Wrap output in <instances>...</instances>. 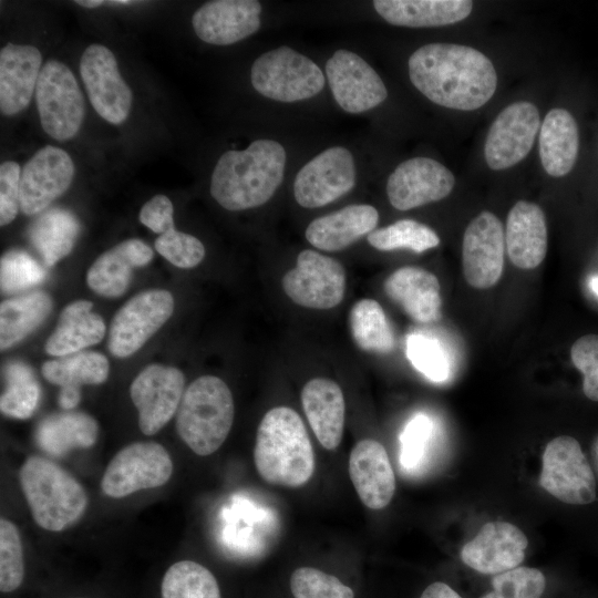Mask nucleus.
Here are the masks:
<instances>
[{
	"label": "nucleus",
	"instance_id": "nucleus-1",
	"mask_svg": "<svg viewBox=\"0 0 598 598\" xmlns=\"http://www.w3.org/2000/svg\"><path fill=\"white\" fill-rule=\"evenodd\" d=\"M412 84L431 102L453 110L473 111L494 95L497 74L481 51L455 43H429L408 62Z\"/></svg>",
	"mask_w": 598,
	"mask_h": 598
},
{
	"label": "nucleus",
	"instance_id": "nucleus-2",
	"mask_svg": "<svg viewBox=\"0 0 598 598\" xmlns=\"http://www.w3.org/2000/svg\"><path fill=\"white\" fill-rule=\"evenodd\" d=\"M286 161L285 147L269 138L256 140L243 151H227L214 167L210 194L227 210L261 206L280 186Z\"/></svg>",
	"mask_w": 598,
	"mask_h": 598
},
{
	"label": "nucleus",
	"instance_id": "nucleus-3",
	"mask_svg": "<svg viewBox=\"0 0 598 598\" xmlns=\"http://www.w3.org/2000/svg\"><path fill=\"white\" fill-rule=\"evenodd\" d=\"M254 462L269 484L299 487L315 471V453L300 415L288 406L270 409L256 434Z\"/></svg>",
	"mask_w": 598,
	"mask_h": 598
},
{
	"label": "nucleus",
	"instance_id": "nucleus-4",
	"mask_svg": "<svg viewBox=\"0 0 598 598\" xmlns=\"http://www.w3.org/2000/svg\"><path fill=\"white\" fill-rule=\"evenodd\" d=\"M19 481L34 522L45 530L68 528L87 507L83 486L53 461L28 457L20 467Z\"/></svg>",
	"mask_w": 598,
	"mask_h": 598
},
{
	"label": "nucleus",
	"instance_id": "nucleus-5",
	"mask_svg": "<svg viewBox=\"0 0 598 598\" xmlns=\"http://www.w3.org/2000/svg\"><path fill=\"white\" fill-rule=\"evenodd\" d=\"M235 405L228 385L218 377L197 378L185 390L176 413V431L197 455L216 452L233 426Z\"/></svg>",
	"mask_w": 598,
	"mask_h": 598
},
{
	"label": "nucleus",
	"instance_id": "nucleus-6",
	"mask_svg": "<svg viewBox=\"0 0 598 598\" xmlns=\"http://www.w3.org/2000/svg\"><path fill=\"white\" fill-rule=\"evenodd\" d=\"M250 80L258 93L285 103L311 99L324 86L322 70L289 47H279L258 56L252 63Z\"/></svg>",
	"mask_w": 598,
	"mask_h": 598
},
{
	"label": "nucleus",
	"instance_id": "nucleus-7",
	"mask_svg": "<svg viewBox=\"0 0 598 598\" xmlns=\"http://www.w3.org/2000/svg\"><path fill=\"white\" fill-rule=\"evenodd\" d=\"M35 101L41 126L48 135L61 142L76 135L85 115V104L69 66L58 60L44 63Z\"/></svg>",
	"mask_w": 598,
	"mask_h": 598
},
{
	"label": "nucleus",
	"instance_id": "nucleus-8",
	"mask_svg": "<svg viewBox=\"0 0 598 598\" xmlns=\"http://www.w3.org/2000/svg\"><path fill=\"white\" fill-rule=\"evenodd\" d=\"M172 474V457L163 445L135 442L120 450L109 462L101 488L109 497L123 498L142 489L159 487Z\"/></svg>",
	"mask_w": 598,
	"mask_h": 598
},
{
	"label": "nucleus",
	"instance_id": "nucleus-9",
	"mask_svg": "<svg viewBox=\"0 0 598 598\" xmlns=\"http://www.w3.org/2000/svg\"><path fill=\"white\" fill-rule=\"evenodd\" d=\"M539 485L557 499L586 505L596 498V480L578 441L561 435L549 441L542 457Z\"/></svg>",
	"mask_w": 598,
	"mask_h": 598
},
{
	"label": "nucleus",
	"instance_id": "nucleus-10",
	"mask_svg": "<svg viewBox=\"0 0 598 598\" xmlns=\"http://www.w3.org/2000/svg\"><path fill=\"white\" fill-rule=\"evenodd\" d=\"M173 311L174 298L167 290L151 289L132 297L112 319L107 340L110 352L117 358L132 355L163 327Z\"/></svg>",
	"mask_w": 598,
	"mask_h": 598
},
{
	"label": "nucleus",
	"instance_id": "nucleus-11",
	"mask_svg": "<svg viewBox=\"0 0 598 598\" xmlns=\"http://www.w3.org/2000/svg\"><path fill=\"white\" fill-rule=\"evenodd\" d=\"M285 293L297 305L318 310L338 306L346 290V271L334 258L312 249L302 250L296 267L281 280Z\"/></svg>",
	"mask_w": 598,
	"mask_h": 598
},
{
	"label": "nucleus",
	"instance_id": "nucleus-12",
	"mask_svg": "<svg viewBox=\"0 0 598 598\" xmlns=\"http://www.w3.org/2000/svg\"><path fill=\"white\" fill-rule=\"evenodd\" d=\"M355 178L351 152L342 146H332L300 168L293 183V196L305 208H319L349 193Z\"/></svg>",
	"mask_w": 598,
	"mask_h": 598
},
{
	"label": "nucleus",
	"instance_id": "nucleus-13",
	"mask_svg": "<svg viewBox=\"0 0 598 598\" xmlns=\"http://www.w3.org/2000/svg\"><path fill=\"white\" fill-rule=\"evenodd\" d=\"M80 74L96 113L111 124H122L130 115L133 94L113 52L99 43L89 45L81 56Z\"/></svg>",
	"mask_w": 598,
	"mask_h": 598
},
{
	"label": "nucleus",
	"instance_id": "nucleus-14",
	"mask_svg": "<svg viewBox=\"0 0 598 598\" xmlns=\"http://www.w3.org/2000/svg\"><path fill=\"white\" fill-rule=\"evenodd\" d=\"M185 377L174 367L153 363L133 380L130 396L138 412L140 430L146 435L161 431L177 413Z\"/></svg>",
	"mask_w": 598,
	"mask_h": 598
},
{
	"label": "nucleus",
	"instance_id": "nucleus-15",
	"mask_svg": "<svg viewBox=\"0 0 598 598\" xmlns=\"http://www.w3.org/2000/svg\"><path fill=\"white\" fill-rule=\"evenodd\" d=\"M540 127L537 106L518 101L503 109L493 121L484 144L487 166L494 171L509 168L530 152Z\"/></svg>",
	"mask_w": 598,
	"mask_h": 598
},
{
	"label": "nucleus",
	"instance_id": "nucleus-16",
	"mask_svg": "<svg viewBox=\"0 0 598 598\" xmlns=\"http://www.w3.org/2000/svg\"><path fill=\"white\" fill-rule=\"evenodd\" d=\"M332 96L346 112L358 114L380 105L388 90L380 75L357 53L339 49L326 63Z\"/></svg>",
	"mask_w": 598,
	"mask_h": 598
},
{
	"label": "nucleus",
	"instance_id": "nucleus-17",
	"mask_svg": "<svg viewBox=\"0 0 598 598\" xmlns=\"http://www.w3.org/2000/svg\"><path fill=\"white\" fill-rule=\"evenodd\" d=\"M505 237L502 221L482 212L466 227L462 244V265L466 282L476 289L496 285L504 268Z\"/></svg>",
	"mask_w": 598,
	"mask_h": 598
},
{
	"label": "nucleus",
	"instance_id": "nucleus-18",
	"mask_svg": "<svg viewBox=\"0 0 598 598\" xmlns=\"http://www.w3.org/2000/svg\"><path fill=\"white\" fill-rule=\"evenodd\" d=\"M455 185L453 173L440 162L417 156L399 164L386 182L390 204L409 210L450 195Z\"/></svg>",
	"mask_w": 598,
	"mask_h": 598
},
{
	"label": "nucleus",
	"instance_id": "nucleus-19",
	"mask_svg": "<svg viewBox=\"0 0 598 598\" xmlns=\"http://www.w3.org/2000/svg\"><path fill=\"white\" fill-rule=\"evenodd\" d=\"M74 163L56 146L40 148L23 166L20 177V209L25 215L43 212L71 185Z\"/></svg>",
	"mask_w": 598,
	"mask_h": 598
},
{
	"label": "nucleus",
	"instance_id": "nucleus-20",
	"mask_svg": "<svg viewBox=\"0 0 598 598\" xmlns=\"http://www.w3.org/2000/svg\"><path fill=\"white\" fill-rule=\"evenodd\" d=\"M527 545V536L514 524L488 522L462 547L461 559L477 573L497 575L518 567Z\"/></svg>",
	"mask_w": 598,
	"mask_h": 598
},
{
	"label": "nucleus",
	"instance_id": "nucleus-21",
	"mask_svg": "<svg viewBox=\"0 0 598 598\" xmlns=\"http://www.w3.org/2000/svg\"><path fill=\"white\" fill-rule=\"evenodd\" d=\"M261 11L257 0L208 1L195 11L192 25L202 41L229 45L257 32Z\"/></svg>",
	"mask_w": 598,
	"mask_h": 598
},
{
	"label": "nucleus",
	"instance_id": "nucleus-22",
	"mask_svg": "<svg viewBox=\"0 0 598 598\" xmlns=\"http://www.w3.org/2000/svg\"><path fill=\"white\" fill-rule=\"evenodd\" d=\"M349 474L361 502L371 509L388 506L395 476L385 447L373 439L359 441L349 456Z\"/></svg>",
	"mask_w": 598,
	"mask_h": 598
},
{
	"label": "nucleus",
	"instance_id": "nucleus-23",
	"mask_svg": "<svg viewBox=\"0 0 598 598\" xmlns=\"http://www.w3.org/2000/svg\"><path fill=\"white\" fill-rule=\"evenodd\" d=\"M42 56L33 45L6 44L0 51V110L8 116L27 109L35 93Z\"/></svg>",
	"mask_w": 598,
	"mask_h": 598
},
{
	"label": "nucleus",
	"instance_id": "nucleus-24",
	"mask_svg": "<svg viewBox=\"0 0 598 598\" xmlns=\"http://www.w3.org/2000/svg\"><path fill=\"white\" fill-rule=\"evenodd\" d=\"M153 256L143 240L126 239L96 258L86 272V283L100 296L121 297L131 283L133 269L146 266Z\"/></svg>",
	"mask_w": 598,
	"mask_h": 598
},
{
	"label": "nucleus",
	"instance_id": "nucleus-25",
	"mask_svg": "<svg viewBox=\"0 0 598 598\" xmlns=\"http://www.w3.org/2000/svg\"><path fill=\"white\" fill-rule=\"evenodd\" d=\"M386 296L413 320L421 323L441 317V286L436 276L419 267H402L383 283Z\"/></svg>",
	"mask_w": 598,
	"mask_h": 598
},
{
	"label": "nucleus",
	"instance_id": "nucleus-26",
	"mask_svg": "<svg viewBox=\"0 0 598 598\" xmlns=\"http://www.w3.org/2000/svg\"><path fill=\"white\" fill-rule=\"evenodd\" d=\"M505 245L514 266L534 269L547 252V225L543 209L535 203L518 200L506 221Z\"/></svg>",
	"mask_w": 598,
	"mask_h": 598
},
{
	"label": "nucleus",
	"instance_id": "nucleus-27",
	"mask_svg": "<svg viewBox=\"0 0 598 598\" xmlns=\"http://www.w3.org/2000/svg\"><path fill=\"white\" fill-rule=\"evenodd\" d=\"M301 403L320 444L326 450H336L344 427L346 403L341 388L329 379H311L302 388Z\"/></svg>",
	"mask_w": 598,
	"mask_h": 598
},
{
	"label": "nucleus",
	"instance_id": "nucleus-28",
	"mask_svg": "<svg viewBox=\"0 0 598 598\" xmlns=\"http://www.w3.org/2000/svg\"><path fill=\"white\" fill-rule=\"evenodd\" d=\"M379 221L375 207L367 204L349 205L313 219L306 228V239L324 251L342 250L372 233Z\"/></svg>",
	"mask_w": 598,
	"mask_h": 598
},
{
	"label": "nucleus",
	"instance_id": "nucleus-29",
	"mask_svg": "<svg viewBox=\"0 0 598 598\" xmlns=\"http://www.w3.org/2000/svg\"><path fill=\"white\" fill-rule=\"evenodd\" d=\"M372 3L388 23L408 28L453 24L466 19L473 9L468 0H375Z\"/></svg>",
	"mask_w": 598,
	"mask_h": 598
},
{
	"label": "nucleus",
	"instance_id": "nucleus-30",
	"mask_svg": "<svg viewBox=\"0 0 598 598\" xmlns=\"http://www.w3.org/2000/svg\"><path fill=\"white\" fill-rule=\"evenodd\" d=\"M92 302L76 300L63 308L56 327L45 342V352L65 357L99 343L105 334L103 318L92 312Z\"/></svg>",
	"mask_w": 598,
	"mask_h": 598
},
{
	"label": "nucleus",
	"instance_id": "nucleus-31",
	"mask_svg": "<svg viewBox=\"0 0 598 598\" xmlns=\"http://www.w3.org/2000/svg\"><path fill=\"white\" fill-rule=\"evenodd\" d=\"M578 148L575 117L565 109L550 110L539 131V157L545 172L553 177L567 175L577 161Z\"/></svg>",
	"mask_w": 598,
	"mask_h": 598
},
{
	"label": "nucleus",
	"instance_id": "nucleus-32",
	"mask_svg": "<svg viewBox=\"0 0 598 598\" xmlns=\"http://www.w3.org/2000/svg\"><path fill=\"white\" fill-rule=\"evenodd\" d=\"M99 436V424L83 412L56 413L43 419L37 429L38 445L52 456H64L76 448L92 446Z\"/></svg>",
	"mask_w": 598,
	"mask_h": 598
},
{
	"label": "nucleus",
	"instance_id": "nucleus-33",
	"mask_svg": "<svg viewBox=\"0 0 598 598\" xmlns=\"http://www.w3.org/2000/svg\"><path fill=\"white\" fill-rule=\"evenodd\" d=\"M79 230V221L71 212L51 208L32 223L28 236L43 262L53 266L71 252Z\"/></svg>",
	"mask_w": 598,
	"mask_h": 598
},
{
	"label": "nucleus",
	"instance_id": "nucleus-34",
	"mask_svg": "<svg viewBox=\"0 0 598 598\" xmlns=\"http://www.w3.org/2000/svg\"><path fill=\"white\" fill-rule=\"evenodd\" d=\"M52 299L44 291L7 299L0 306V347L10 348L24 339L48 317Z\"/></svg>",
	"mask_w": 598,
	"mask_h": 598
},
{
	"label": "nucleus",
	"instance_id": "nucleus-35",
	"mask_svg": "<svg viewBox=\"0 0 598 598\" xmlns=\"http://www.w3.org/2000/svg\"><path fill=\"white\" fill-rule=\"evenodd\" d=\"M355 344L367 352L389 353L395 344L394 333L381 305L364 298L357 301L349 315Z\"/></svg>",
	"mask_w": 598,
	"mask_h": 598
},
{
	"label": "nucleus",
	"instance_id": "nucleus-36",
	"mask_svg": "<svg viewBox=\"0 0 598 598\" xmlns=\"http://www.w3.org/2000/svg\"><path fill=\"white\" fill-rule=\"evenodd\" d=\"M41 372L47 381L61 388L101 384L109 377L110 364L104 354L83 351L47 361L43 363Z\"/></svg>",
	"mask_w": 598,
	"mask_h": 598
},
{
	"label": "nucleus",
	"instance_id": "nucleus-37",
	"mask_svg": "<svg viewBox=\"0 0 598 598\" xmlns=\"http://www.w3.org/2000/svg\"><path fill=\"white\" fill-rule=\"evenodd\" d=\"M161 598H221L216 577L194 560L171 565L161 582Z\"/></svg>",
	"mask_w": 598,
	"mask_h": 598
},
{
	"label": "nucleus",
	"instance_id": "nucleus-38",
	"mask_svg": "<svg viewBox=\"0 0 598 598\" xmlns=\"http://www.w3.org/2000/svg\"><path fill=\"white\" fill-rule=\"evenodd\" d=\"M7 388L0 398V410L14 419H28L40 400V386L32 370L21 362H11L4 370Z\"/></svg>",
	"mask_w": 598,
	"mask_h": 598
},
{
	"label": "nucleus",
	"instance_id": "nucleus-39",
	"mask_svg": "<svg viewBox=\"0 0 598 598\" xmlns=\"http://www.w3.org/2000/svg\"><path fill=\"white\" fill-rule=\"evenodd\" d=\"M369 244L382 251L408 248L423 252L440 244L437 234L429 226L413 219H400L368 235Z\"/></svg>",
	"mask_w": 598,
	"mask_h": 598
},
{
	"label": "nucleus",
	"instance_id": "nucleus-40",
	"mask_svg": "<svg viewBox=\"0 0 598 598\" xmlns=\"http://www.w3.org/2000/svg\"><path fill=\"white\" fill-rule=\"evenodd\" d=\"M24 579L23 549L19 529L7 518L0 519V591L14 592Z\"/></svg>",
	"mask_w": 598,
	"mask_h": 598
},
{
	"label": "nucleus",
	"instance_id": "nucleus-41",
	"mask_svg": "<svg viewBox=\"0 0 598 598\" xmlns=\"http://www.w3.org/2000/svg\"><path fill=\"white\" fill-rule=\"evenodd\" d=\"M545 587L546 578L539 569L518 566L494 575L492 590L481 598H542Z\"/></svg>",
	"mask_w": 598,
	"mask_h": 598
},
{
	"label": "nucleus",
	"instance_id": "nucleus-42",
	"mask_svg": "<svg viewBox=\"0 0 598 598\" xmlns=\"http://www.w3.org/2000/svg\"><path fill=\"white\" fill-rule=\"evenodd\" d=\"M43 267L23 250H10L1 257L0 283L2 292L28 289L45 278Z\"/></svg>",
	"mask_w": 598,
	"mask_h": 598
},
{
	"label": "nucleus",
	"instance_id": "nucleus-43",
	"mask_svg": "<svg viewBox=\"0 0 598 598\" xmlns=\"http://www.w3.org/2000/svg\"><path fill=\"white\" fill-rule=\"evenodd\" d=\"M290 589L295 598H354L353 590L336 576L312 567L297 568Z\"/></svg>",
	"mask_w": 598,
	"mask_h": 598
},
{
	"label": "nucleus",
	"instance_id": "nucleus-44",
	"mask_svg": "<svg viewBox=\"0 0 598 598\" xmlns=\"http://www.w3.org/2000/svg\"><path fill=\"white\" fill-rule=\"evenodd\" d=\"M406 355L413 367L431 381L443 382L450 377V362L436 340L419 333L409 336Z\"/></svg>",
	"mask_w": 598,
	"mask_h": 598
},
{
	"label": "nucleus",
	"instance_id": "nucleus-45",
	"mask_svg": "<svg viewBox=\"0 0 598 598\" xmlns=\"http://www.w3.org/2000/svg\"><path fill=\"white\" fill-rule=\"evenodd\" d=\"M154 245L159 255L178 268H193L205 257V247L199 239L175 228L159 235Z\"/></svg>",
	"mask_w": 598,
	"mask_h": 598
},
{
	"label": "nucleus",
	"instance_id": "nucleus-46",
	"mask_svg": "<svg viewBox=\"0 0 598 598\" xmlns=\"http://www.w3.org/2000/svg\"><path fill=\"white\" fill-rule=\"evenodd\" d=\"M432 433L433 423L423 413L408 422L400 435V463L403 468L411 471L423 462Z\"/></svg>",
	"mask_w": 598,
	"mask_h": 598
},
{
	"label": "nucleus",
	"instance_id": "nucleus-47",
	"mask_svg": "<svg viewBox=\"0 0 598 598\" xmlns=\"http://www.w3.org/2000/svg\"><path fill=\"white\" fill-rule=\"evenodd\" d=\"M570 358L582 374L584 394L598 402V334L589 333L577 339L571 346Z\"/></svg>",
	"mask_w": 598,
	"mask_h": 598
},
{
	"label": "nucleus",
	"instance_id": "nucleus-48",
	"mask_svg": "<svg viewBox=\"0 0 598 598\" xmlns=\"http://www.w3.org/2000/svg\"><path fill=\"white\" fill-rule=\"evenodd\" d=\"M20 165L4 162L0 165V225L10 224L20 208Z\"/></svg>",
	"mask_w": 598,
	"mask_h": 598
},
{
	"label": "nucleus",
	"instance_id": "nucleus-49",
	"mask_svg": "<svg viewBox=\"0 0 598 598\" xmlns=\"http://www.w3.org/2000/svg\"><path fill=\"white\" fill-rule=\"evenodd\" d=\"M174 208L165 195H156L146 202L140 210V221L156 234H164L174 227Z\"/></svg>",
	"mask_w": 598,
	"mask_h": 598
},
{
	"label": "nucleus",
	"instance_id": "nucleus-50",
	"mask_svg": "<svg viewBox=\"0 0 598 598\" xmlns=\"http://www.w3.org/2000/svg\"><path fill=\"white\" fill-rule=\"evenodd\" d=\"M419 598H463L452 587L442 581L429 585Z\"/></svg>",
	"mask_w": 598,
	"mask_h": 598
},
{
	"label": "nucleus",
	"instance_id": "nucleus-51",
	"mask_svg": "<svg viewBox=\"0 0 598 598\" xmlns=\"http://www.w3.org/2000/svg\"><path fill=\"white\" fill-rule=\"evenodd\" d=\"M81 400L80 386H62L59 393V404L61 408L70 410L75 408Z\"/></svg>",
	"mask_w": 598,
	"mask_h": 598
},
{
	"label": "nucleus",
	"instance_id": "nucleus-52",
	"mask_svg": "<svg viewBox=\"0 0 598 598\" xmlns=\"http://www.w3.org/2000/svg\"><path fill=\"white\" fill-rule=\"evenodd\" d=\"M74 2L84 8H96L101 6H130V4L138 3V1H131V0H112V1L76 0Z\"/></svg>",
	"mask_w": 598,
	"mask_h": 598
},
{
	"label": "nucleus",
	"instance_id": "nucleus-53",
	"mask_svg": "<svg viewBox=\"0 0 598 598\" xmlns=\"http://www.w3.org/2000/svg\"><path fill=\"white\" fill-rule=\"evenodd\" d=\"M590 288L598 296V277H594L590 280Z\"/></svg>",
	"mask_w": 598,
	"mask_h": 598
},
{
	"label": "nucleus",
	"instance_id": "nucleus-54",
	"mask_svg": "<svg viewBox=\"0 0 598 598\" xmlns=\"http://www.w3.org/2000/svg\"><path fill=\"white\" fill-rule=\"evenodd\" d=\"M76 598H83V597H76Z\"/></svg>",
	"mask_w": 598,
	"mask_h": 598
}]
</instances>
